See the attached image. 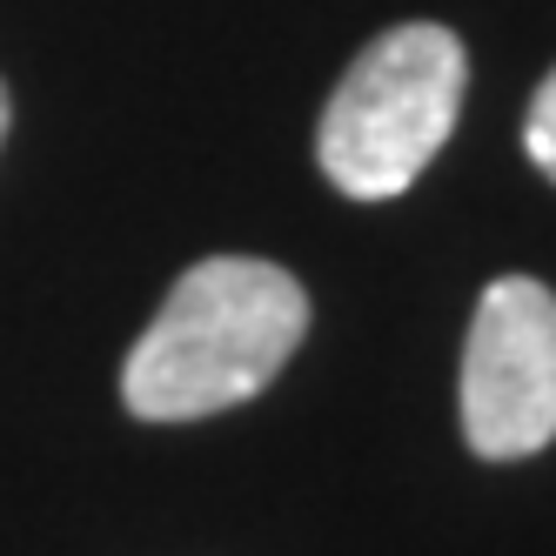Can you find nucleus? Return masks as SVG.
I'll list each match as a JSON object with an SVG mask.
<instances>
[{
    "mask_svg": "<svg viewBox=\"0 0 556 556\" xmlns=\"http://www.w3.org/2000/svg\"><path fill=\"white\" fill-rule=\"evenodd\" d=\"M463 88H469V54L450 27L435 21L389 27L336 81L323 128H315V162L349 202H395L456 135Z\"/></svg>",
    "mask_w": 556,
    "mask_h": 556,
    "instance_id": "f03ea898",
    "label": "nucleus"
},
{
    "mask_svg": "<svg viewBox=\"0 0 556 556\" xmlns=\"http://www.w3.org/2000/svg\"><path fill=\"white\" fill-rule=\"evenodd\" d=\"M456 403L483 463H516L556 443V295L536 275H503L483 289Z\"/></svg>",
    "mask_w": 556,
    "mask_h": 556,
    "instance_id": "7ed1b4c3",
    "label": "nucleus"
},
{
    "mask_svg": "<svg viewBox=\"0 0 556 556\" xmlns=\"http://www.w3.org/2000/svg\"><path fill=\"white\" fill-rule=\"evenodd\" d=\"M8 122H14V108H8V88H0V141H8Z\"/></svg>",
    "mask_w": 556,
    "mask_h": 556,
    "instance_id": "39448f33",
    "label": "nucleus"
},
{
    "mask_svg": "<svg viewBox=\"0 0 556 556\" xmlns=\"http://www.w3.org/2000/svg\"><path fill=\"white\" fill-rule=\"evenodd\" d=\"M308 336V295L262 255L194 262L122 363V403L141 422H202L262 395Z\"/></svg>",
    "mask_w": 556,
    "mask_h": 556,
    "instance_id": "f257e3e1",
    "label": "nucleus"
},
{
    "mask_svg": "<svg viewBox=\"0 0 556 556\" xmlns=\"http://www.w3.org/2000/svg\"><path fill=\"white\" fill-rule=\"evenodd\" d=\"M523 148H530V162L556 181V67L543 74V88L530 101V122H523Z\"/></svg>",
    "mask_w": 556,
    "mask_h": 556,
    "instance_id": "20e7f679",
    "label": "nucleus"
}]
</instances>
